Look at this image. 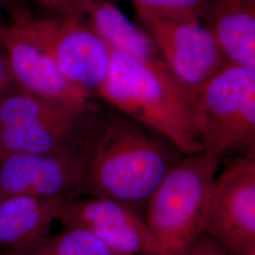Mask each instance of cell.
Listing matches in <instances>:
<instances>
[{
    "mask_svg": "<svg viewBox=\"0 0 255 255\" xmlns=\"http://www.w3.org/2000/svg\"><path fill=\"white\" fill-rule=\"evenodd\" d=\"M151 132L127 117L97 120L86 143L79 196L109 198L137 211L144 208L182 158L164 138Z\"/></svg>",
    "mask_w": 255,
    "mask_h": 255,
    "instance_id": "cell-1",
    "label": "cell"
},
{
    "mask_svg": "<svg viewBox=\"0 0 255 255\" xmlns=\"http://www.w3.org/2000/svg\"><path fill=\"white\" fill-rule=\"evenodd\" d=\"M98 95L181 154L203 151L188 91L164 62L144 61L113 49L109 73Z\"/></svg>",
    "mask_w": 255,
    "mask_h": 255,
    "instance_id": "cell-2",
    "label": "cell"
},
{
    "mask_svg": "<svg viewBox=\"0 0 255 255\" xmlns=\"http://www.w3.org/2000/svg\"><path fill=\"white\" fill-rule=\"evenodd\" d=\"M219 162L205 151L183 155L147 200L143 218L152 255H184L205 232Z\"/></svg>",
    "mask_w": 255,
    "mask_h": 255,
    "instance_id": "cell-3",
    "label": "cell"
},
{
    "mask_svg": "<svg viewBox=\"0 0 255 255\" xmlns=\"http://www.w3.org/2000/svg\"><path fill=\"white\" fill-rule=\"evenodd\" d=\"M187 91L203 151L219 160L233 149L255 157V69L227 63Z\"/></svg>",
    "mask_w": 255,
    "mask_h": 255,
    "instance_id": "cell-4",
    "label": "cell"
},
{
    "mask_svg": "<svg viewBox=\"0 0 255 255\" xmlns=\"http://www.w3.org/2000/svg\"><path fill=\"white\" fill-rule=\"evenodd\" d=\"M96 109L46 101L18 88L0 98V153L55 154L85 145Z\"/></svg>",
    "mask_w": 255,
    "mask_h": 255,
    "instance_id": "cell-5",
    "label": "cell"
},
{
    "mask_svg": "<svg viewBox=\"0 0 255 255\" xmlns=\"http://www.w3.org/2000/svg\"><path fill=\"white\" fill-rule=\"evenodd\" d=\"M12 23L49 55L68 82L92 97L99 94L109 73L113 49L86 21L20 15Z\"/></svg>",
    "mask_w": 255,
    "mask_h": 255,
    "instance_id": "cell-6",
    "label": "cell"
},
{
    "mask_svg": "<svg viewBox=\"0 0 255 255\" xmlns=\"http://www.w3.org/2000/svg\"><path fill=\"white\" fill-rule=\"evenodd\" d=\"M205 232L233 255L255 246V157L233 159L217 176Z\"/></svg>",
    "mask_w": 255,
    "mask_h": 255,
    "instance_id": "cell-7",
    "label": "cell"
},
{
    "mask_svg": "<svg viewBox=\"0 0 255 255\" xmlns=\"http://www.w3.org/2000/svg\"><path fill=\"white\" fill-rule=\"evenodd\" d=\"M86 143L80 148L55 154L3 155L0 159V200L11 196L78 198L85 174Z\"/></svg>",
    "mask_w": 255,
    "mask_h": 255,
    "instance_id": "cell-8",
    "label": "cell"
},
{
    "mask_svg": "<svg viewBox=\"0 0 255 255\" xmlns=\"http://www.w3.org/2000/svg\"><path fill=\"white\" fill-rule=\"evenodd\" d=\"M144 23L168 71L186 89L201 85L224 65L216 38L199 17L151 19Z\"/></svg>",
    "mask_w": 255,
    "mask_h": 255,
    "instance_id": "cell-9",
    "label": "cell"
},
{
    "mask_svg": "<svg viewBox=\"0 0 255 255\" xmlns=\"http://www.w3.org/2000/svg\"><path fill=\"white\" fill-rule=\"evenodd\" d=\"M58 221L86 231L114 255H152L155 241L144 218L124 202L103 197L71 199Z\"/></svg>",
    "mask_w": 255,
    "mask_h": 255,
    "instance_id": "cell-10",
    "label": "cell"
},
{
    "mask_svg": "<svg viewBox=\"0 0 255 255\" xmlns=\"http://www.w3.org/2000/svg\"><path fill=\"white\" fill-rule=\"evenodd\" d=\"M0 46L6 51L16 86L46 101L78 109H95L90 94L68 82L49 55L13 23L0 24Z\"/></svg>",
    "mask_w": 255,
    "mask_h": 255,
    "instance_id": "cell-11",
    "label": "cell"
},
{
    "mask_svg": "<svg viewBox=\"0 0 255 255\" xmlns=\"http://www.w3.org/2000/svg\"><path fill=\"white\" fill-rule=\"evenodd\" d=\"M71 199L11 196L0 200V248L26 246L47 237Z\"/></svg>",
    "mask_w": 255,
    "mask_h": 255,
    "instance_id": "cell-12",
    "label": "cell"
},
{
    "mask_svg": "<svg viewBox=\"0 0 255 255\" xmlns=\"http://www.w3.org/2000/svg\"><path fill=\"white\" fill-rule=\"evenodd\" d=\"M210 29L227 63L255 69L254 0H215Z\"/></svg>",
    "mask_w": 255,
    "mask_h": 255,
    "instance_id": "cell-13",
    "label": "cell"
},
{
    "mask_svg": "<svg viewBox=\"0 0 255 255\" xmlns=\"http://www.w3.org/2000/svg\"><path fill=\"white\" fill-rule=\"evenodd\" d=\"M89 26L114 49L144 61L163 62L148 33L135 26L120 9L107 0H77Z\"/></svg>",
    "mask_w": 255,
    "mask_h": 255,
    "instance_id": "cell-14",
    "label": "cell"
},
{
    "mask_svg": "<svg viewBox=\"0 0 255 255\" xmlns=\"http://www.w3.org/2000/svg\"><path fill=\"white\" fill-rule=\"evenodd\" d=\"M5 255H114L86 231L64 228L62 232L26 246L6 250Z\"/></svg>",
    "mask_w": 255,
    "mask_h": 255,
    "instance_id": "cell-15",
    "label": "cell"
},
{
    "mask_svg": "<svg viewBox=\"0 0 255 255\" xmlns=\"http://www.w3.org/2000/svg\"><path fill=\"white\" fill-rule=\"evenodd\" d=\"M139 16L151 19L199 17L203 0H134Z\"/></svg>",
    "mask_w": 255,
    "mask_h": 255,
    "instance_id": "cell-16",
    "label": "cell"
},
{
    "mask_svg": "<svg viewBox=\"0 0 255 255\" xmlns=\"http://www.w3.org/2000/svg\"><path fill=\"white\" fill-rule=\"evenodd\" d=\"M184 255H233L217 239L204 232Z\"/></svg>",
    "mask_w": 255,
    "mask_h": 255,
    "instance_id": "cell-17",
    "label": "cell"
},
{
    "mask_svg": "<svg viewBox=\"0 0 255 255\" xmlns=\"http://www.w3.org/2000/svg\"><path fill=\"white\" fill-rule=\"evenodd\" d=\"M12 83L14 82L9 71L6 56L0 54V98L12 87Z\"/></svg>",
    "mask_w": 255,
    "mask_h": 255,
    "instance_id": "cell-18",
    "label": "cell"
},
{
    "mask_svg": "<svg viewBox=\"0 0 255 255\" xmlns=\"http://www.w3.org/2000/svg\"><path fill=\"white\" fill-rule=\"evenodd\" d=\"M45 5L47 6H52V7H56V6H64V5H67L70 3H75L77 0H37Z\"/></svg>",
    "mask_w": 255,
    "mask_h": 255,
    "instance_id": "cell-19",
    "label": "cell"
},
{
    "mask_svg": "<svg viewBox=\"0 0 255 255\" xmlns=\"http://www.w3.org/2000/svg\"><path fill=\"white\" fill-rule=\"evenodd\" d=\"M255 255V246L251 247L248 249L246 252H244L242 255Z\"/></svg>",
    "mask_w": 255,
    "mask_h": 255,
    "instance_id": "cell-20",
    "label": "cell"
},
{
    "mask_svg": "<svg viewBox=\"0 0 255 255\" xmlns=\"http://www.w3.org/2000/svg\"><path fill=\"white\" fill-rule=\"evenodd\" d=\"M1 5H2V0H0V14H1Z\"/></svg>",
    "mask_w": 255,
    "mask_h": 255,
    "instance_id": "cell-21",
    "label": "cell"
},
{
    "mask_svg": "<svg viewBox=\"0 0 255 255\" xmlns=\"http://www.w3.org/2000/svg\"><path fill=\"white\" fill-rule=\"evenodd\" d=\"M0 159H1V153H0Z\"/></svg>",
    "mask_w": 255,
    "mask_h": 255,
    "instance_id": "cell-22",
    "label": "cell"
}]
</instances>
